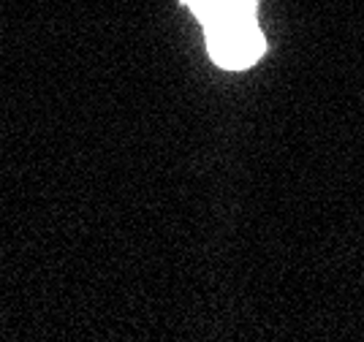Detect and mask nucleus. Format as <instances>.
<instances>
[{
    "instance_id": "obj_1",
    "label": "nucleus",
    "mask_w": 364,
    "mask_h": 342,
    "mask_svg": "<svg viewBox=\"0 0 364 342\" xmlns=\"http://www.w3.org/2000/svg\"><path fill=\"white\" fill-rule=\"evenodd\" d=\"M204 36L210 58L220 68H247L267 49V38L258 28L256 16H234L204 25Z\"/></svg>"
},
{
    "instance_id": "obj_2",
    "label": "nucleus",
    "mask_w": 364,
    "mask_h": 342,
    "mask_svg": "<svg viewBox=\"0 0 364 342\" xmlns=\"http://www.w3.org/2000/svg\"><path fill=\"white\" fill-rule=\"evenodd\" d=\"M258 0H185V6L198 16L201 25H213L234 16H256Z\"/></svg>"
}]
</instances>
